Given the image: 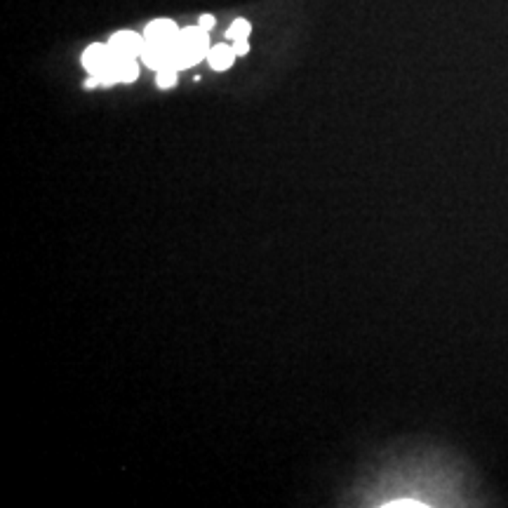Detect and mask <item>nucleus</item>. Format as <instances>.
<instances>
[{"instance_id":"f257e3e1","label":"nucleus","mask_w":508,"mask_h":508,"mask_svg":"<svg viewBox=\"0 0 508 508\" xmlns=\"http://www.w3.org/2000/svg\"><path fill=\"white\" fill-rule=\"evenodd\" d=\"M209 52V41L207 31L200 26H189L181 29L179 38L174 43V69H189L196 62H200L203 57H207Z\"/></svg>"},{"instance_id":"f03ea898","label":"nucleus","mask_w":508,"mask_h":508,"mask_svg":"<svg viewBox=\"0 0 508 508\" xmlns=\"http://www.w3.org/2000/svg\"><path fill=\"white\" fill-rule=\"evenodd\" d=\"M82 64L90 71V76H97L102 80V85H106L108 69L113 64V52L108 45H90L82 54Z\"/></svg>"},{"instance_id":"7ed1b4c3","label":"nucleus","mask_w":508,"mask_h":508,"mask_svg":"<svg viewBox=\"0 0 508 508\" xmlns=\"http://www.w3.org/2000/svg\"><path fill=\"white\" fill-rule=\"evenodd\" d=\"M108 47H111V52L115 54V57L137 59V57H141L143 47H146V38L139 36V33H135V31H120V33H115L111 41H108Z\"/></svg>"},{"instance_id":"20e7f679","label":"nucleus","mask_w":508,"mask_h":508,"mask_svg":"<svg viewBox=\"0 0 508 508\" xmlns=\"http://www.w3.org/2000/svg\"><path fill=\"white\" fill-rule=\"evenodd\" d=\"M143 38H146V43H174L179 38V29L170 19H156L146 26Z\"/></svg>"},{"instance_id":"39448f33","label":"nucleus","mask_w":508,"mask_h":508,"mask_svg":"<svg viewBox=\"0 0 508 508\" xmlns=\"http://www.w3.org/2000/svg\"><path fill=\"white\" fill-rule=\"evenodd\" d=\"M235 57L238 54L233 52V45H217V47H209L207 52V62L214 71H226L235 62Z\"/></svg>"},{"instance_id":"423d86ee","label":"nucleus","mask_w":508,"mask_h":508,"mask_svg":"<svg viewBox=\"0 0 508 508\" xmlns=\"http://www.w3.org/2000/svg\"><path fill=\"white\" fill-rule=\"evenodd\" d=\"M250 31H252L250 21H245V19H235L233 24L229 26V31H226V38H229L231 43H233V41H247V36H250Z\"/></svg>"},{"instance_id":"0eeeda50","label":"nucleus","mask_w":508,"mask_h":508,"mask_svg":"<svg viewBox=\"0 0 508 508\" xmlns=\"http://www.w3.org/2000/svg\"><path fill=\"white\" fill-rule=\"evenodd\" d=\"M156 82L158 87H172L176 82V69H160Z\"/></svg>"},{"instance_id":"6e6552de","label":"nucleus","mask_w":508,"mask_h":508,"mask_svg":"<svg viewBox=\"0 0 508 508\" xmlns=\"http://www.w3.org/2000/svg\"><path fill=\"white\" fill-rule=\"evenodd\" d=\"M198 26H200V29H205V31H209L214 26V16L212 14H203L200 21H198Z\"/></svg>"},{"instance_id":"1a4fd4ad","label":"nucleus","mask_w":508,"mask_h":508,"mask_svg":"<svg viewBox=\"0 0 508 508\" xmlns=\"http://www.w3.org/2000/svg\"><path fill=\"white\" fill-rule=\"evenodd\" d=\"M247 49H250V45H247V41H233V52L238 54H247Z\"/></svg>"}]
</instances>
